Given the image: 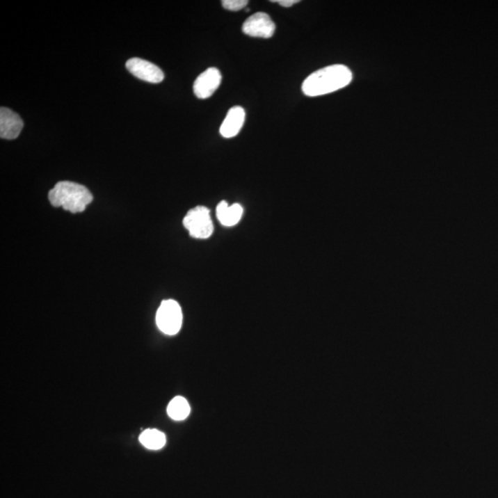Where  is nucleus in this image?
<instances>
[{
    "mask_svg": "<svg viewBox=\"0 0 498 498\" xmlns=\"http://www.w3.org/2000/svg\"><path fill=\"white\" fill-rule=\"evenodd\" d=\"M353 80V73L344 65H332L316 70L302 85L303 93L310 97L328 95L346 87Z\"/></svg>",
    "mask_w": 498,
    "mask_h": 498,
    "instance_id": "nucleus-1",
    "label": "nucleus"
},
{
    "mask_svg": "<svg viewBox=\"0 0 498 498\" xmlns=\"http://www.w3.org/2000/svg\"><path fill=\"white\" fill-rule=\"evenodd\" d=\"M48 198L54 207H61L72 214L84 211L93 200V194L86 186L70 181L56 184Z\"/></svg>",
    "mask_w": 498,
    "mask_h": 498,
    "instance_id": "nucleus-2",
    "label": "nucleus"
},
{
    "mask_svg": "<svg viewBox=\"0 0 498 498\" xmlns=\"http://www.w3.org/2000/svg\"><path fill=\"white\" fill-rule=\"evenodd\" d=\"M183 225L194 239H209L214 233L209 209L204 206H198L188 211L184 218Z\"/></svg>",
    "mask_w": 498,
    "mask_h": 498,
    "instance_id": "nucleus-3",
    "label": "nucleus"
},
{
    "mask_svg": "<svg viewBox=\"0 0 498 498\" xmlns=\"http://www.w3.org/2000/svg\"><path fill=\"white\" fill-rule=\"evenodd\" d=\"M183 314L179 304L175 300H165L156 313V324L161 332L175 335L182 327Z\"/></svg>",
    "mask_w": 498,
    "mask_h": 498,
    "instance_id": "nucleus-4",
    "label": "nucleus"
},
{
    "mask_svg": "<svg viewBox=\"0 0 498 498\" xmlns=\"http://www.w3.org/2000/svg\"><path fill=\"white\" fill-rule=\"evenodd\" d=\"M275 24L265 13H257L243 24L242 30L246 35L252 38H271L275 32Z\"/></svg>",
    "mask_w": 498,
    "mask_h": 498,
    "instance_id": "nucleus-5",
    "label": "nucleus"
},
{
    "mask_svg": "<svg viewBox=\"0 0 498 498\" xmlns=\"http://www.w3.org/2000/svg\"><path fill=\"white\" fill-rule=\"evenodd\" d=\"M127 70L135 77L151 83H162L165 74L156 65L144 59L134 58L127 61Z\"/></svg>",
    "mask_w": 498,
    "mask_h": 498,
    "instance_id": "nucleus-6",
    "label": "nucleus"
},
{
    "mask_svg": "<svg viewBox=\"0 0 498 498\" xmlns=\"http://www.w3.org/2000/svg\"><path fill=\"white\" fill-rule=\"evenodd\" d=\"M222 81V75L216 67H209L195 81L193 90L195 95L200 99L211 97L215 90L219 88Z\"/></svg>",
    "mask_w": 498,
    "mask_h": 498,
    "instance_id": "nucleus-7",
    "label": "nucleus"
},
{
    "mask_svg": "<svg viewBox=\"0 0 498 498\" xmlns=\"http://www.w3.org/2000/svg\"><path fill=\"white\" fill-rule=\"evenodd\" d=\"M24 129V121L17 113L7 107L0 109V137L4 140L18 138Z\"/></svg>",
    "mask_w": 498,
    "mask_h": 498,
    "instance_id": "nucleus-8",
    "label": "nucleus"
},
{
    "mask_svg": "<svg viewBox=\"0 0 498 498\" xmlns=\"http://www.w3.org/2000/svg\"><path fill=\"white\" fill-rule=\"evenodd\" d=\"M245 118L244 109H242L241 106L232 107L229 110L225 120H223L222 126H220V133L223 137H236L241 130L243 124H244Z\"/></svg>",
    "mask_w": 498,
    "mask_h": 498,
    "instance_id": "nucleus-9",
    "label": "nucleus"
},
{
    "mask_svg": "<svg viewBox=\"0 0 498 498\" xmlns=\"http://www.w3.org/2000/svg\"><path fill=\"white\" fill-rule=\"evenodd\" d=\"M216 215L223 225L234 226L241 219L243 208L239 203L229 206L227 202H220L216 208Z\"/></svg>",
    "mask_w": 498,
    "mask_h": 498,
    "instance_id": "nucleus-10",
    "label": "nucleus"
},
{
    "mask_svg": "<svg viewBox=\"0 0 498 498\" xmlns=\"http://www.w3.org/2000/svg\"><path fill=\"white\" fill-rule=\"evenodd\" d=\"M140 443L145 448L152 449V451H158L165 447L166 443V437L163 432L157 429H146L144 430L140 435Z\"/></svg>",
    "mask_w": 498,
    "mask_h": 498,
    "instance_id": "nucleus-11",
    "label": "nucleus"
},
{
    "mask_svg": "<svg viewBox=\"0 0 498 498\" xmlns=\"http://www.w3.org/2000/svg\"><path fill=\"white\" fill-rule=\"evenodd\" d=\"M167 414L172 420H185L191 414V406L185 398L177 396L170 401L168 407H167Z\"/></svg>",
    "mask_w": 498,
    "mask_h": 498,
    "instance_id": "nucleus-12",
    "label": "nucleus"
},
{
    "mask_svg": "<svg viewBox=\"0 0 498 498\" xmlns=\"http://www.w3.org/2000/svg\"><path fill=\"white\" fill-rule=\"evenodd\" d=\"M223 7L231 11H239L247 7L248 0H223Z\"/></svg>",
    "mask_w": 498,
    "mask_h": 498,
    "instance_id": "nucleus-13",
    "label": "nucleus"
},
{
    "mask_svg": "<svg viewBox=\"0 0 498 498\" xmlns=\"http://www.w3.org/2000/svg\"><path fill=\"white\" fill-rule=\"evenodd\" d=\"M271 2H276L282 6V7L289 8L296 4V3H298L299 0H273Z\"/></svg>",
    "mask_w": 498,
    "mask_h": 498,
    "instance_id": "nucleus-14",
    "label": "nucleus"
}]
</instances>
